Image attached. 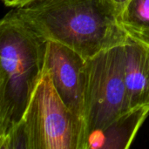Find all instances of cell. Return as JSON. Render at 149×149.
<instances>
[{
    "label": "cell",
    "instance_id": "cell-1",
    "mask_svg": "<svg viewBox=\"0 0 149 149\" xmlns=\"http://www.w3.org/2000/svg\"><path fill=\"white\" fill-rule=\"evenodd\" d=\"M12 9L45 40L62 44L86 59L129 38L111 0H28Z\"/></svg>",
    "mask_w": 149,
    "mask_h": 149
},
{
    "label": "cell",
    "instance_id": "cell-2",
    "mask_svg": "<svg viewBox=\"0 0 149 149\" xmlns=\"http://www.w3.org/2000/svg\"><path fill=\"white\" fill-rule=\"evenodd\" d=\"M47 40L12 9L0 21V140L20 122L44 72Z\"/></svg>",
    "mask_w": 149,
    "mask_h": 149
},
{
    "label": "cell",
    "instance_id": "cell-3",
    "mask_svg": "<svg viewBox=\"0 0 149 149\" xmlns=\"http://www.w3.org/2000/svg\"><path fill=\"white\" fill-rule=\"evenodd\" d=\"M82 132L44 68L20 122L0 140V149H80Z\"/></svg>",
    "mask_w": 149,
    "mask_h": 149
},
{
    "label": "cell",
    "instance_id": "cell-4",
    "mask_svg": "<svg viewBox=\"0 0 149 149\" xmlns=\"http://www.w3.org/2000/svg\"><path fill=\"white\" fill-rule=\"evenodd\" d=\"M124 45L111 47L86 59L80 149H84L91 134L130 111L124 75Z\"/></svg>",
    "mask_w": 149,
    "mask_h": 149
},
{
    "label": "cell",
    "instance_id": "cell-5",
    "mask_svg": "<svg viewBox=\"0 0 149 149\" xmlns=\"http://www.w3.org/2000/svg\"><path fill=\"white\" fill-rule=\"evenodd\" d=\"M86 64V59L74 50L57 42L47 41L45 69L50 72L57 93L82 127Z\"/></svg>",
    "mask_w": 149,
    "mask_h": 149
},
{
    "label": "cell",
    "instance_id": "cell-6",
    "mask_svg": "<svg viewBox=\"0 0 149 149\" xmlns=\"http://www.w3.org/2000/svg\"><path fill=\"white\" fill-rule=\"evenodd\" d=\"M125 47V83L129 110L148 105L149 47L130 37Z\"/></svg>",
    "mask_w": 149,
    "mask_h": 149
},
{
    "label": "cell",
    "instance_id": "cell-7",
    "mask_svg": "<svg viewBox=\"0 0 149 149\" xmlns=\"http://www.w3.org/2000/svg\"><path fill=\"white\" fill-rule=\"evenodd\" d=\"M149 114V106L128 111L104 129L91 134L84 149H127Z\"/></svg>",
    "mask_w": 149,
    "mask_h": 149
},
{
    "label": "cell",
    "instance_id": "cell-8",
    "mask_svg": "<svg viewBox=\"0 0 149 149\" xmlns=\"http://www.w3.org/2000/svg\"><path fill=\"white\" fill-rule=\"evenodd\" d=\"M120 21L124 28H149V0H129L120 12Z\"/></svg>",
    "mask_w": 149,
    "mask_h": 149
},
{
    "label": "cell",
    "instance_id": "cell-9",
    "mask_svg": "<svg viewBox=\"0 0 149 149\" xmlns=\"http://www.w3.org/2000/svg\"><path fill=\"white\" fill-rule=\"evenodd\" d=\"M131 38H134L143 45L149 46V28L147 29H133L124 28Z\"/></svg>",
    "mask_w": 149,
    "mask_h": 149
},
{
    "label": "cell",
    "instance_id": "cell-10",
    "mask_svg": "<svg viewBox=\"0 0 149 149\" xmlns=\"http://www.w3.org/2000/svg\"><path fill=\"white\" fill-rule=\"evenodd\" d=\"M27 1L28 0H2V2L3 3L5 6L10 7V8H15L19 5H22Z\"/></svg>",
    "mask_w": 149,
    "mask_h": 149
},
{
    "label": "cell",
    "instance_id": "cell-11",
    "mask_svg": "<svg viewBox=\"0 0 149 149\" xmlns=\"http://www.w3.org/2000/svg\"><path fill=\"white\" fill-rule=\"evenodd\" d=\"M128 1L129 0H111L113 4L114 5V7L116 8V10L120 13V12L122 11V10L124 9L125 5L127 4V3Z\"/></svg>",
    "mask_w": 149,
    "mask_h": 149
},
{
    "label": "cell",
    "instance_id": "cell-12",
    "mask_svg": "<svg viewBox=\"0 0 149 149\" xmlns=\"http://www.w3.org/2000/svg\"><path fill=\"white\" fill-rule=\"evenodd\" d=\"M148 47H149V46H148ZM148 105L149 106V98H148Z\"/></svg>",
    "mask_w": 149,
    "mask_h": 149
}]
</instances>
